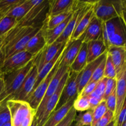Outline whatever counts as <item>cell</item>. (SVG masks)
<instances>
[{"label": "cell", "instance_id": "obj_22", "mask_svg": "<svg viewBox=\"0 0 126 126\" xmlns=\"http://www.w3.org/2000/svg\"><path fill=\"white\" fill-rule=\"evenodd\" d=\"M68 43L69 41L68 42V43H66V44H64L63 46L60 49V50L58 52V53L57 54V55H55V57H54L51 61H50L49 62H48L46 64V65L43 66V68H42L39 72H38V76H37L36 81L35 84H34V87H33L32 92H33V91H34L37 87H38V85H39V84H40L41 82L44 79H45V78L47 76L48 74H49V73L50 72V71L52 70V68H54V66H55V64L57 63L58 60H59V59H60V58L61 57L62 55L63 52L64 50H65V47H66V46H67V44H68Z\"/></svg>", "mask_w": 126, "mask_h": 126}, {"label": "cell", "instance_id": "obj_3", "mask_svg": "<svg viewBox=\"0 0 126 126\" xmlns=\"http://www.w3.org/2000/svg\"><path fill=\"white\" fill-rule=\"evenodd\" d=\"M33 6L29 12L17 26L22 27H42L46 18L49 11L48 0H32Z\"/></svg>", "mask_w": 126, "mask_h": 126}, {"label": "cell", "instance_id": "obj_12", "mask_svg": "<svg viewBox=\"0 0 126 126\" xmlns=\"http://www.w3.org/2000/svg\"><path fill=\"white\" fill-rule=\"evenodd\" d=\"M68 71V66H65V65H59V68L57 70L56 73H55L54 76H53L52 79L51 81H50V84H49V86H48L45 95H44V97H43L40 105H39L38 108H37V110H36L35 116H34L36 118H38V117L39 116V115H40L41 113L43 111V109H44V107H45L46 104V103L47 102V101L49 100V99L50 98V97H51V96L55 93V91H56L57 89L58 86H59V83H60V81H61L63 76Z\"/></svg>", "mask_w": 126, "mask_h": 126}, {"label": "cell", "instance_id": "obj_49", "mask_svg": "<svg viewBox=\"0 0 126 126\" xmlns=\"http://www.w3.org/2000/svg\"><path fill=\"white\" fill-rule=\"evenodd\" d=\"M121 126H126V119L125 120V121H124V123H123V125H122Z\"/></svg>", "mask_w": 126, "mask_h": 126}, {"label": "cell", "instance_id": "obj_6", "mask_svg": "<svg viewBox=\"0 0 126 126\" xmlns=\"http://www.w3.org/2000/svg\"><path fill=\"white\" fill-rule=\"evenodd\" d=\"M64 51H65V50H64ZM64 51L63 52L62 55L61 57L58 60L57 63L55 64V65L52 68V70L50 71V72L48 74L47 76L45 78V79L38 85V87L30 94V95L25 100V102H27L30 105L31 108L33 110H35V111L37 110V108H38L39 105H40L41 102L42 100H43V97H44V95H45L48 86H49L53 76H54L57 70L59 68L60 63L61 62L62 59Z\"/></svg>", "mask_w": 126, "mask_h": 126}, {"label": "cell", "instance_id": "obj_18", "mask_svg": "<svg viewBox=\"0 0 126 126\" xmlns=\"http://www.w3.org/2000/svg\"><path fill=\"white\" fill-rule=\"evenodd\" d=\"M102 25L103 22L94 16L84 32V43H87L101 38L102 36Z\"/></svg>", "mask_w": 126, "mask_h": 126}, {"label": "cell", "instance_id": "obj_41", "mask_svg": "<svg viewBox=\"0 0 126 126\" xmlns=\"http://www.w3.org/2000/svg\"><path fill=\"white\" fill-rule=\"evenodd\" d=\"M89 97V104H90V110H92L93 109H94L98 105L100 104L102 101H100L99 100L97 99V98H94V97Z\"/></svg>", "mask_w": 126, "mask_h": 126}, {"label": "cell", "instance_id": "obj_47", "mask_svg": "<svg viewBox=\"0 0 126 126\" xmlns=\"http://www.w3.org/2000/svg\"><path fill=\"white\" fill-rule=\"evenodd\" d=\"M123 4L124 8H126V0H123Z\"/></svg>", "mask_w": 126, "mask_h": 126}, {"label": "cell", "instance_id": "obj_11", "mask_svg": "<svg viewBox=\"0 0 126 126\" xmlns=\"http://www.w3.org/2000/svg\"><path fill=\"white\" fill-rule=\"evenodd\" d=\"M66 43H59L55 41L49 45L46 44L37 55L33 57V64L36 66L38 72L46 64L51 61L55 57L58 52Z\"/></svg>", "mask_w": 126, "mask_h": 126}, {"label": "cell", "instance_id": "obj_19", "mask_svg": "<svg viewBox=\"0 0 126 126\" xmlns=\"http://www.w3.org/2000/svg\"><path fill=\"white\" fill-rule=\"evenodd\" d=\"M87 44V64L98 59L107 50V48L103 42L102 36L97 40L89 42Z\"/></svg>", "mask_w": 126, "mask_h": 126}, {"label": "cell", "instance_id": "obj_5", "mask_svg": "<svg viewBox=\"0 0 126 126\" xmlns=\"http://www.w3.org/2000/svg\"><path fill=\"white\" fill-rule=\"evenodd\" d=\"M6 102L11 114L12 126H21L26 118L35 114V110L25 101L8 100Z\"/></svg>", "mask_w": 126, "mask_h": 126}, {"label": "cell", "instance_id": "obj_30", "mask_svg": "<svg viewBox=\"0 0 126 126\" xmlns=\"http://www.w3.org/2000/svg\"><path fill=\"white\" fill-rule=\"evenodd\" d=\"M92 122V110L80 112L76 114L75 123L77 126H91Z\"/></svg>", "mask_w": 126, "mask_h": 126}, {"label": "cell", "instance_id": "obj_37", "mask_svg": "<svg viewBox=\"0 0 126 126\" xmlns=\"http://www.w3.org/2000/svg\"><path fill=\"white\" fill-rule=\"evenodd\" d=\"M116 79L108 78L106 84L105 91L104 94V100L116 89Z\"/></svg>", "mask_w": 126, "mask_h": 126}, {"label": "cell", "instance_id": "obj_42", "mask_svg": "<svg viewBox=\"0 0 126 126\" xmlns=\"http://www.w3.org/2000/svg\"><path fill=\"white\" fill-rule=\"evenodd\" d=\"M3 87H4V81H3V78H2V73H1L0 74V95H1L2 90H3Z\"/></svg>", "mask_w": 126, "mask_h": 126}, {"label": "cell", "instance_id": "obj_35", "mask_svg": "<svg viewBox=\"0 0 126 126\" xmlns=\"http://www.w3.org/2000/svg\"><path fill=\"white\" fill-rule=\"evenodd\" d=\"M107 57V56H106ZM106 57L102 60L99 65L97 66V68L94 72L92 75V78L89 82H97L102 79L103 78H104V72H105V66L106 62Z\"/></svg>", "mask_w": 126, "mask_h": 126}, {"label": "cell", "instance_id": "obj_20", "mask_svg": "<svg viewBox=\"0 0 126 126\" xmlns=\"http://www.w3.org/2000/svg\"><path fill=\"white\" fill-rule=\"evenodd\" d=\"M75 99L76 98L71 100L65 105L62 107L60 109L54 111L43 126H56L59 124L65 118L70 110L73 108Z\"/></svg>", "mask_w": 126, "mask_h": 126}, {"label": "cell", "instance_id": "obj_46", "mask_svg": "<svg viewBox=\"0 0 126 126\" xmlns=\"http://www.w3.org/2000/svg\"><path fill=\"white\" fill-rule=\"evenodd\" d=\"M107 126H115V121L113 120V121L111 122Z\"/></svg>", "mask_w": 126, "mask_h": 126}, {"label": "cell", "instance_id": "obj_17", "mask_svg": "<svg viewBox=\"0 0 126 126\" xmlns=\"http://www.w3.org/2000/svg\"><path fill=\"white\" fill-rule=\"evenodd\" d=\"M116 107L114 112V120L117 118L126 96V69L116 76Z\"/></svg>", "mask_w": 126, "mask_h": 126}, {"label": "cell", "instance_id": "obj_32", "mask_svg": "<svg viewBox=\"0 0 126 126\" xmlns=\"http://www.w3.org/2000/svg\"><path fill=\"white\" fill-rule=\"evenodd\" d=\"M105 100H102L97 107L92 110V122L91 126H94L96 123L108 111Z\"/></svg>", "mask_w": 126, "mask_h": 126}, {"label": "cell", "instance_id": "obj_23", "mask_svg": "<svg viewBox=\"0 0 126 126\" xmlns=\"http://www.w3.org/2000/svg\"><path fill=\"white\" fill-rule=\"evenodd\" d=\"M73 14H71L70 16H68L60 24H59L57 27H54L52 29L46 30L43 28V26L42 29L43 30V33H44V38H45L46 41V44L49 45V44H52L53 43H54L59 38V36L61 35L62 33H63V32L65 30V27L67 25L70 20L71 19V17L73 16Z\"/></svg>", "mask_w": 126, "mask_h": 126}, {"label": "cell", "instance_id": "obj_8", "mask_svg": "<svg viewBox=\"0 0 126 126\" xmlns=\"http://www.w3.org/2000/svg\"><path fill=\"white\" fill-rule=\"evenodd\" d=\"M33 58V55L26 50L20 52L5 59L0 68V71L2 74H6L18 70L26 66Z\"/></svg>", "mask_w": 126, "mask_h": 126}, {"label": "cell", "instance_id": "obj_31", "mask_svg": "<svg viewBox=\"0 0 126 126\" xmlns=\"http://www.w3.org/2000/svg\"><path fill=\"white\" fill-rule=\"evenodd\" d=\"M73 108L76 111L83 112L90 110L89 99L88 96L78 95L75 100Z\"/></svg>", "mask_w": 126, "mask_h": 126}, {"label": "cell", "instance_id": "obj_33", "mask_svg": "<svg viewBox=\"0 0 126 126\" xmlns=\"http://www.w3.org/2000/svg\"><path fill=\"white\" fill-rule=\"evenodd\" d=\"M104 77L107 78H116V71L112 61L111 57L107 53L106 57L105 66Z\"/></svg>", "mask_w": 126, "mask_h": 126}, {"label": "cell", "instance_id": "obj_16", "mask_svg": "<svg viewBox=\"0 0 126 126\" xmlns=\"http://www.w3.org/2000/svg\"><path fill=\"white\" fill-rule=\"evenodd\" d=\"M107 54V51L105 52L100 57L97 59L96 60H94L92 62H90L86 65L84 68L81 71V76H80L79 80L78 82V94H79L84 89V87L86 86L87 83L90 81L94 72L97 68V66L100 64L102 60L106 57Z\"/></svg>", "mask_w": 126, "mask_h": 126}, {"label": "cell", "instance_id": "obj_36", "mask_svg": "<svg viewBox=\"0 0 126 126\" xmlns=\"http://www.w3.org/2000/svg\"><path fill=\"white\" fill-rule=\"evenodd\" d=\"M113 120H114V113L108 110L104 116L97 121L94 126H107Z\"/></svg>", "mask_w": 126, "mask_h": 126}, {"label": "cell", "instance_id": "obj_44", "mask_svg": "<svg viewBox=\"0 0 126 126\" xmlns=\"http://www.w3.org/2000/svg\"><path fill=\"white\" fill-rule=\"evenodd\" d=\"M30 126H38V124H37V121H36V119L35 116H34V119H33V121H32Z\"/></svg>", "mask_w": 126, "mask_h": 126}, {"label": "cell", "instance_id": "obj_50", "mask_svg": "<svg viewBox=\"0 0 126 126\" xmlns=\"http://www.w3.org/2000/svg\"><path fill=\"white\" fill-rule=\"evenodd\" d=\"M1 71H0V74H1Z\"/></svg>", "mask_w": 126, "mask_h": 126}, {"label": "cell", "instance_id": "obj_10", "mask_svg": "<svg viewBox=\"0 0 126 126\" xmlns=\"http://www.w3.org/2000/svg\"><path fill=\"white\" fill-rule=\"evenodd\" d=\"M38 75V69L36 66L33 64L30 71L27 74L18 89L9 100L25 101L27 97L30 95L33 91Z\"/></svg>", "mask_w": 126, "mask_h": 126}, {"label": "cell", "instance_id": "obj_25", "mask_svg": "<svg viewBox=\"0 0 126 126\" xmlns=\"http://www.w3.org/2000/svg\"><path fill=\"white\" fill-rule=\"evenodd\" d=\"M84 1H81V4L79 6L78 8L73 12V16L71 17V19L68 23L67 25L65 27V30L62 33L61 35L59 36V38L57 39L55 41L59 43H67V42L70 41V37H71V34L73 33L74 30H75V27L76 25V22H77V18L78 17L79 12V9L81 6H82L83 4Z\"/></svg>", "mask_w": 126, "mask_h": 126}, {"label": "cell", "instance_id": "obj_40", "mask_svg": "<svg viewBox=\"0 0 126 126\" xmlns=\"http://www.w3.org/2000/svg\"><path fill=\"white\" fill-rule=\"evenodd\" d=\"M96 85H97V82H89L88 83L86 84V86L84 87L82 91H81V93L78 95L81 96H88L90 94L92 93L94 91L95 89Z\"/></svg>", "mask_w": 126, "mask_h": 126}, {"label": "cell", "instance_id": "obj_2", "mask_svg": "<svg viewBox=\"0 0 126 126\" xmlns=\"http://www.w3.org/2000/svg\"><path fill=\"white\" fill-rule=\"evenodd\" d=\"M33 65V59L26 66L16 71L2 74L4 87L0 95V102L7 101L14 94Z\"/></svg>", "mask_w": 126, "mask_h": 126}, {"label": "cell", "instance_id": "obj_26", "mask_svg": "<svg viewBox=\"0 0 126 126\" xmlns=\"http://www.w3.org/2000/svg\"><path fill=\"white\" fill-rule=\"evenodd\" d=\"M33 4L32 0H25L22 4L14 8L6 16L14 17L17 21V23L21 20L25 15L33 7Z\"/></svg>", "mask_w": 126, "mask_h": 126}, {"label": "cell", "instance_id": "obj_29", "mask_svg": "<svg viewBox=\"0 0 126 126\" xmlns=\"http://www.w3.org/2000/svg\"><path fill=\"white\" fill-rule=\"evenodd\" d=\"M17 24V21L14 17L5 16L0 19V38L6 35Z\"/></svg>", "mask_w": 126, "mask_h": 126}, {"label": "cell", "instance_id": "obj_15", "mask_svg": "<svg viewBox=\"0 0 126 126\" xmlns=\"http://www.w3.org/2000/svg\"><path fill=\"white\" fill-rule=\"evenodd\" d=\"M116 71V76L126 69V47L111 46L107 49Z\"/></svg>", "mask_w": 126, "mask_h": 126}, {"label": "cell", "instance_id": "obj_21", "mask_svg": "<svg viewBox=\"0 0 126 126\" xmlns=\"http://www.w3.org/2000/svg\"><path fill=\"white\" fill-rule=\"evenodd\" d=\"M46 45V41L44 38L43 30L41 28L28 41L26 46L25 50L34 57L45 47Z\"/></svg>", "mask_w": 126, "mask_h": 126}, {"label": "cell", "instance_id": "obj_48", "mask_svg": "<svg viewBox=\"0 0 126 126\" xmlns=\"http://www.w3.org/2000/svg\"><path fill=\"white\" fill-rule=\"evenodd\" d=\"M70 126H76V123H75V121H74V122H73V123H72V124H71V125H70Z\"/></svg>", "mask_w": 126, "mask_h": 126}, {"label": "cell", "instance_id": "obj_39", "mask_svg": "<svg viewBox=\"0 0 126 126\" xmlns=\"http://www.w3.org/2000/svg\"><path fill=\"white\" fill-rule=\"evenodd\" d=\"M126 119V96L120 112L115 119V126H121Z\"/></svg>", "mask_w": 126, "mask_h": 126}, {"label": "cell", "instance_id": "obj_24", "mask_svg": "<svg viewBox=\"0 0 126 126\" xmlns=\"http://www.w3.org/2000/svg\"><path fill=\"white\" fill-rule=\"evenodd\" d=\"M87 44L83 42L77 56L69 67V70L75 73H80L82 71L87 65Z\"/></svg>", "mask_w": 126, "mask_h": 126}, {"label": "cell", "instance_id": "obj_7", "mask_svg": "<svg viewBox=\"0 0 126 126\" xmlns=\"http://www.w3.org/2000/svg\"><path fill=\"white\" fill-rule=\"evenodd\" d=\"M81 73V71L80 73H75L69 70L68 78L63 88L59 100L54 111L60 109L69 101L73 98H76L78 97V86Z\"/></svg>", "mask_w": 126, "mask_h": 126}, {"label": "cell", "instance_id": "obj_13", "mask_svg": "<svg viewBox=\"0 0 126 126\" xmlns=\"http://www.w3.org/2000/svg\"><path fill=\"white\" fill-rule=\"evenodd\" d=\"M47 16H56L67 12H75L80 6L81 1L50 0Z\"/></svg>", "mask_w": 126, "mask_h": 126}, {"label": "cell", "instance_id": "obj_4", "mask_svg": "<svg viewBox=\"0 0 126 126\" xmlns=\"http://www.w3.org/2000/svg\"><path fill=\"white\" fill-rule=\"evenodd\" d=\"M124 8L123 0L95 1L92 6L94 15L102 22L121 17Z\"/></svg>", "mask_w": 126, "mask_h": 126}, {"label": "cell", "instance_id": "obj_38", "mask_svg": "<svg viewBox=\"0 0 126 126\" xmlns=\"http://www.w3.org/2000/svg\"><path fill=\"white\" fill-rule=\"evenodd\" d=\"M106 104L108 110L114 113L116 107V89L106 98Z\"/></svg>", "mask_w": 126, "mask_h": 126}, {"label": "cell", "instance_id": "obj_1", "mask_svg": "<svg viewBox=\"0 0 126 126\" xmlns=\"http://www.w3.org/2000/svg\"><path fill=\"white\" fill-rule=\"evenodd\" d=\"M102 38L107 49L111 46L126 47V27L121 17L103 22Z\"/></svg>", "mask_w": 126, "mask_h": 126}, {"label": "cell", "instance_id": "obj_34", "mask_svg": "<svg viewBox=\"0 0 126 126\" xmlns=\"http://www.w3.org/2000/svg\"><path fill=\"white\" fill-rule=\"evenodd\" d=\"M11 121V114L6 101L0 102V126Z\"/></svg>", "mask_w": 126, "mask_h": 126}, {"label": "cell", "instance_id": "obj_9", "mask_svg": "<svg viewBox=\"0 0 126 126\" xmlns=\"http://www.w3.org/2000/svg\"><path fill=\"white\" fill-rule=\"evenodd\" d=\"M69 76V71H67L66 73L64 75L63 78H62L61 81H60V83H59V86H58L57 89L55 93L50 97L49 100L46 104L45 107H44V109H43V111L41 113L39 116L38 118H36L37 121V124L38 126H43L46 123L47 119L49 117V116L51 114V113L55 110V107H56L57 104L60 98V94L62 93L63 88L64 86H65V83L66 82Z\"/></svg>", "mask_w": 126, "mask_h": 126}, {"label": "cell", "instance_id": "obj_27", "mask_svg": "<svg viewBox=\"0 0 126 126\" xmlns=\"http://www.w3.org/2000/svg\"><path fill=\"white\" fill-rule=\"evenodd\" d=\"M74 12H67L52 16H47L43 25V28L46 30H51L63 22L68 16Z\"/></svg>", "mask_w": 126, "mask_h": 126}, {"label": "cell", "instance_id": "obj_14", "mask_svg": "<svg viewBox=\"0 0 126 126\" xmlns=\"http://www.w3.org/2000/svg\"><path fill=\"white\" fill-rule=\"evenodd\" d=\"M84 38V32L78 39L69 41V43L65 49L60 65H65L70 67L79 52L80 49L83 43Z\"/></svg>", "mask_w": 126, "mask_h": 126}, {"label": "cell", "instance_id": "obj_45", "mask_svg": "<svg viewBox=\"0 0 126 126\" xmlns=\"http://www.w3.org/2000/svg\"><path fill=\"white\" fill-rule=\"evenodd\" d=\"M2 126H12V124H11V121H8L6 123H5Z\"/></svg>", "mask_w": 126, "mask_h": 126}, {"label": "cell", "instance_id": "obj_28", "mask_svg": "<svg viewBox=\"0 0 126 126\" xmlns=\"http://www.w3.org/2000/svg\"><path fill=\"white\" fill-rule=\"evenodd\" d=\"M25 0H0V19L7 16L14 8L23 3Z\"/></svg>", "mask_w": 126, "mask_h": 126}, {"label": "cell", "instance_id": "obj_43", "mask_svg": "<svg viewBox=\"0 0 126 126\" xmlns=\"http://www.w3.org/2000/svg\"><path fill=\"white\" fill-rule=\"evenodd\" d=\"M121 17L123 18V21H124V24H125L126 27V8H124V9H123V12H122Z\"/></svg>", "mask_w": 126, "mask_h": 126}]
</instances>
